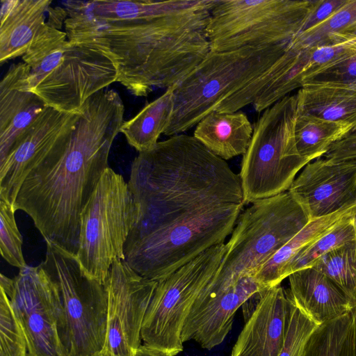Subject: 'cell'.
I'll use <instances>...</instances> for the list:
<instances>
[{
    "label": "cell",
    "mask_w": 356,
    "mask_h": 356,
    "mask_svg": "<svg viewBox=\"0 0 356 356\" xmlns=\"http://www.w3.org/2000/svg\"><path fill=\"white\" fill-rule=\"evenodd\" d=\"M128 184L138 217L124 261L156 282L224 243L245 204L239 175L193 136L183 134L139 152Z\"/></svg>",
    "instance_id": "6da1fadb"
},
{
    "label": "cell",
    "mask_w": 356,
    "mask_h": 356,
    "mask_svg": "<svg viewBox=\"0 0 356 356\" xmlns=\"http://www.w3.org/2000/svg\"><path fill=\"white\" fill-rule=\"evenodd\" d=\"M217 0L67 1V39L95 49L133 95L169 88L210 51L205 29Z\"/></svg>",
    "instance_id": "7a4b0ae2"
},
{
    "label": "cell",
    "mask_w": 356,
    "mask_h": 356,
    "mask_svg": "<svg viewBox=\"0 0 356 356\" xmlns=\"http://www.w3.org/2000/svg\"><path fill=\"white\" fill-rule=\"evenodd\" d=\"M124 106L114 90L100 91L81 107L70 141L26 176L13 209L27 213L47 243L76 256L81 213L108 166Z\"/></svg>",
    "instance_id": "3957f363"
},
{
    "label": "cell",
    "mask_w": 356,
    "mask_h": 356,
    "mask_svg": "<svg viewBox=\"0 0 356 356\" xmlns=\"http://www.w3.org/2000/svg\"><path fill=\"white\" fill-rule=\"evenodd\" d=\"M30 67L29 89L47 106L81 113L93 95L117 81L113 63L95 49L70 41L45 23L22 56Z\"/></svg>",
    "instance_id": "277c9868"
},
{
    "label": "cell",
    "mask_w": 356,
    "mask_h": 356,
    "mask_svg": "<svg viewBox=\"0 0 356 356\" xmlns=\"http://www.w3.org/2000/svg\"><path fill=\"white\" fill-rule=\"evenodd\" d=\"M240 214L219 270L196 298L198 308L268 261L311 220L287 191L256 200Z\"/></svg>",
    "instance_id": "5b68a950"
},
{
    "label": "cell",
    "mask_w": 356,
    "mask_h": 356,
    "mask_svg": "<svg viewBox=\"0 0 356 356\" xmlns=\"http://www.w3.org/2000/svg\"><path fill=\"white\" fill-rule=\"evenodd\" d=\"M289 44L210 51L174 86V111L164 134H180L197 125L223 101L263 74L282 56Z\"/></svg>",
    "instance_id": "8992f818"
},
{
    "label": "cell",
    "mask_w": 356,
    "mask_h": 356,
    "mask_svg": "<svg viewBox=\"0 0 356 356\" xmlns=\"http://www.w3.org/2000/svg\"><path fill=\"white\" fill-rule=\"evenodd\" d=\"M296 95L265 109L253 126L239 173L245 204L287 191L308 163L298 152L295 126Z\"/></svg>",
    "instance_id": "52a82bcc"
},
{
    "label": "cell",
    "mask_w": 356,
    "mask_h": 356,
    "mask_svg": "<svg viewBox=\"0 0 356 356\" xmlns=\"http://www.w3.org/2000/svg\"><path fill=\"white\" fill-rule=\"evenodd\" d=\"M137 217L128 182L108 167L81 213L76 257L88 277L104 284L113 263L124 260V246Z\"/></svg>",
    "instance_id": "ba28073f"
},
{
    "label": "cell",
    "mask_w": 356,
    "mask_h": 356,
    "mask_svg": "<svg viewBox=\"0 0 356 356\" xmlns=\"http://www.w3.org/2000/svg\"><path fill=\"white\" fill-rule=\"evenodd\" d=\"M317 1L217 0L205 33L210 51L290 42Z\"/></svg>",
    "instance_id": "9c48e42d"
},
{
    "label": "cell",
    "mask_w": 356,
    "mask_h": 356,
    "mask_svg": "<svg viewBox=\"0 0 356 356\" xmlns=\"http://www.w3.org/2000/svg\"><path fill=\"white\" fill-rule=\"evenodd\" d=\"M41 265L57 284L63 312V345L69 356H91L104 348L107 293L104 284L88 277L76 256L47 243Z\"/></svg>",
    "instance_id": "30bf717a"
},
{
    "label": "cell",
    "mask_w": 356,
    "mask_h": 356,
    "mask_svg": "<svg viewBox=\"0 0 356 356\" xmlns=\"http://www.w3.org/2000/svg\"><path fill=\"white\" fill-rule=\"evenodd\" d=\"M226 251L225 243L212 246L158 282L142 326L144 345L164 356L183 350L185 321L199 294L218 273Z\"/></svg>",
    "instance_id": "8fae6325"
},
{
    "label": "cell",
    "mask_w": 356,
    "mask_h": 356,
    "mask_svg": "<svg viewBox=\"0 0 356 356\" xmlns=\"http://www.w3.org/2000/svg\"><path fill=\"white\" fill-rule=\"evenodd\" d=\"M0 289L10 298L24 330L28 356H69L62 342L64 324L59 290L41 264L20 268L13 278L1 273Z\"/></svg>",
    "instance_id": "7c38bea8"
},
{
    "label": "cell",
    "mask_w": 356,
    "mask_h": 356,
    "mask_svg": "<svg viewBox=\"0 0 356 356\" xmlns=\"http://www.w3.org/2000/svg\"><path fill=\"white\" fill-rule=\"evenodd\" d=\"M157 284L138 274L124 260L113 263L104 284L108 300L105 356L134 355Z\"/></svg>",
    "instance_id": "4fadbf2b"
},
{
    "label": "cell",
    "mask_w": 356,
    "mask_h": 356,
    "mask_svg": "<svg viewBox=\"0 0 356 356\" xmlns=\"http://www.w3.org/2000/svg\"><path fill=\"white\" fill-rule=\"evenodd\" d=\"M81 113L46 106L15 139L0 163V200L13 207L26 176L62 145L70 141Z\"/></svg>",
    "instance_id": "5bb4252c"
},
{
    "label": "cell",
    "mask_w": 356,
    "mask_h": 356,
    "mask_svg": "<svg viewBox=\"0 0 356 356\" xmlns=\"http://www.w3.org/2000/svg\"><path fill=\"white\" fill-rule=\"evenodd\" d=\"M288 191L310 220L356 206V159L308 163Z\"/></svg>",
    "instance_id": "9a60e30c"
},
{
    "label": "cell",
    "mask_w": 356,
    "mask_h": 356,
    "mask_svg": "<svg viewBox=\"0 0 356 356\" xmlns=\"http://www.w3.org/2000/svg\"><path fill=\"white\" fill-rule=\"evenodd\" d=\"M263 289L252 275L243 276L227 291L188 314L181 331L182 342L192 339L207 350L220 345L231 330L238 309Z\"/></svg>",
    "instance_id": "2e32d148"
},
{
    "label": "cell",
    "mask_w": 356,
    "mask_h": 356,
    "mask_svg": "<svg viewBox=\"0 0 356 356\" xmlns=\"http://www.w3.org/2000/svg\"><path fill=\"white\" fill-rule=\"evenodd\" d=\"M231 356H279L286 327L288 293L280 284L261 291Z\"/></svg>",
    "instance_id": "e0dca14e"
},
{
    "label": "cell",
    "mask_w": 356,
    "mask_h": 356,
    "mask_svg": "<svg viewBox=\"0 0 356 356\" xmlns=\"http://www.w3.org/2000/svg\"><path fill=\"white\" fill-rule=\"evenodd\" d=\"M30 70L25 63H14L0 82V163L17 137L47 106L29 89Z\"/></svg>",
    "instance_id": "ac0fdd59"
},
{
    "label": "cell",
    "mask_w": 356,
    "mask_h": 356,
    "mask_svg": "<svg viewBox=\"0 0 356 356\" xmlns=\"http://www.w3.org/2000/svg\"><path fill=\"white\" fill-rule=\"evenodd\" d=\"M288 277L293 302L318 325L352 311L343 292L314 267L295 271Z\"/></svg>",
    "instance_id": "d6986e66"
},
{
    "label": "cell",
    "mask_w": 356,
    "mask_h": 356,
    "mask_svg": "<svg viewBox=\"0 0 356 356\" xmlns=\"http://www.w3.org/2000/svg\"><path fill=\"white\" fill-rule=\"evenodd\" d=\"M49 0H1L0 64L23 56L46 23Z\"/></svg>",
    "instance_id": "ffe728a7"
},
{
    "label": "cell",
    "mask_w": 356,
    "mask_h": 356,
    "mask_svg": "<svg viewBox=\"0 0 356 356\" xmlns=\"http://www.w3.org/2000/svg\"><path fill=\"white\" fill-rule=\"evenodd\" d=\"M298 112L356 127V80L315 79L296 93Z\"/></svg>",
    "instance_id": "44dd1931"
},
{
    "label": "cell",
    "mask_w": 356,
    "mask_h": 356,
    "mask_svg": "<svg viewBox=\"0 0 356 356\" xmlns=\"http://www.w3.org/2000/svg\"><path fill=\"white\" fill-rule=\"evenodd\" d=\"M253 126L241 111H213L196 125L193 136L224 160L243 155L250 143Z\"/></svg>",
    "instance_id": "7402d4cb"
},
{
    "label": "cell",
    "mask_w": 356,
    "mask_h": 356,
    "mask_svg": "<svg viewBox=\"0 0 356 356\" xmlns=\"http://www.w3.org/2000/svg\"><path fill=\"white\" fill-rule=\"evenodd\" d=\"M355 213L356 206L311 220L268 261L255 270L254 277L256 282L263 289L280 285L287 277L289 265L301 250L330 230L344 218Z\"/></svg>",
    "instance_id": "603a6c76"
},
{
    "label": "cell",
    "mask_w": 356,
    "mask_h": 356,
    "mask_svg": "<svg viewBox=\"0 0 356 356\" xmlns=\"http://www.w3.org/2000/svg\"><path fill=\"white\" fill-rule=\"evenodd\" d=\"M174 111V86L166 89L157 99L146 104L137 115L124 121L120 132L128 143L142 152L154 147L165 133Z\"/></svg>",
    "instance_id": "cb8c5ba5"
},
{
    "label": "cell",
    "mask_w": 356,
    "mask_h": 356,
    "mask_svg": "<svg viewBox=\"0 0 356 356\" xmlns=\"http://www.w3.org/2000/svg\"><path fill=\"white\" fill-rule=\"evenodd\" d=\"M355 129L356 127L351 124L327 120L298 111L295 137L298 152L311 162L322 157L334 143Z\"/></svg>",
    "instance_id": "d4e9b609"
},
{
    "label": "cell",
    "mask_w": 356,
    "mask_h": 356,
    "mask_svg": "<svg viewBox=\"0 0 356 356\" xmlns=\"http://www.w3.org/2000/svg\"><path fill=\"white\" fill-rule=\"evenodd\" d=\"M325 274L356 307V238L322 256L312 266Z\"/></svg>",
    "instance_id": "484cf974"
},
{
    "label": "cell",
    "mask_w": 356,
    "mask_h": 356,
    "mask_svg": "<svg viewBox=\"0 0 356 356\" xmlns=\"http://www.w3.org/2000/svg\"><path fill=\"white\" fill-rule=\"evenodd\" d=\"M356 238V213L339 221L330 230L301 250L286 270L287 277L295 271L312 267L325 254Z\"/></svg>",
    "instance_id": "4316f807"
},
{
    "label": "cell",
    "mask_w": 356,
    "mask_h": 356,
    "mask_svg": "<svg viewBox=\"0 0 356 356\" xmlns=\"http://www.w3.org/2000/svg\"><path fill=\"white\" fill-rule=\"evenodd\" d=\"M351 312L320 325L312 333L300 356H348Z\"/></svg>",
    "instance_id": "83f0119b"
},
{
    "label": "cell",
    "mask_w": 356,
    "mask_h": 356,
    "mask_svg": "<svg viewBox=\"0 0 356 356\" xmlns=\"http://www.w3.org/2000/svg\"><path fill=\"white\" fill-rule=\"evenodd\" d=\"M356 31V0L346 3L322 22L298 33L291 41L302 47L325 44L332 34Z\"/></svg>",
    "instance_id": "f1b7e54d"
},
{
    "label": "cell",
    "mask_w": 356,
    "mask_h": 356,
    "mask_svg": "<svg viewBox=\"0 0 356 356\" xmlns=\"http://www.w3.org/2000/svg\"><path fill=\"white\" fill-rule=\"evenodd\" d=\"M284 341L279 356H300L312 333L319 326L293 302L289 289Z\"/></svg>",
    "instance_id": "f546056e"
},
{
    "label": "cell",
    "mask_w": 356,
    "mask_h": 356,
    "mask_svg": "<svg viewBox=\"0 0 356 356\" xmlns=\"http://www.w3.org/2000/svg\"><path fill=\"white\" fill-rule=\"evenodd\" d=\"M0 356H28L26 337L10 298L0 292Z\"/></svg>",
    "instance_id": "4dcf8cb0"
},
{
    "label": "cell",
    "mask_w": 356,
    "mask_h": 356,
    "mask_svg": "<svg viewBox=\"0 0 356 356\" xmlns=\"http://www.w3.org/2000/svg\"><path fill=\"white\" fill-rule=\"evenodd\" d=\"M12 205L0 200V252L11 266L22 268L27 266L22 253V236L18 229Z\"/></svg>",
    "instance_id": "1f68e13d"
},
{
    "label": "cell",
    "mask_w": 356,
    "mask_h": 356,
    "mask_svg": "<svg viewBox=\"0 0 356 356\" xmlns=\"http://www.w3.org/2000/svg\"><path fill=\"white\" fill-rule=\"evenodd\" d=\"M346 1V0L317 1L316 4L307 17L300 32H302L324 21L341 7Z\"/></svg>",
    "instance_id": "d6a6232c"
},
{
    "label": "cell",
    "mask_w": 356,
    "mask_h": 356,
    "mask_svg": "<svg viewBox=\"0 0 356 356\" xmlns=\"http://www.w3.org/2000/svg\"><path fill=\"white\" fill-rule=\"evenodd\" d=\"M320 79L356 80V51L352 50L348 56Z\"/></svg>",
    "instance_id": "836d02e7"
},
{
    "label": "cell",
    "mask_w": 356,
    "mask_h": 356,
    "mask_svg": "<svg viewBox=\"0 0 356 356\" xmlns=\"http://www.w3.org/2000/svg\"><path fill=\"white\" fill-rule=\"evenodd\" d=\"M322 157L333 161L356 159V140L343 138L334 143Z\"/></svg>",
    "instance_id": "e575fe53"
},
{
    "label": "cell",
    "mask_w": 356,
    "mask_h": 356,
    "mask_svg": "<svg viewBox=\"0 0 356 356\" xmlns=\"http://www.w3.org/2000/svg\"><path fill=\"white\" fill-rule=\"evenodd\" d=\"M326 42L356 51V36L348 33L332 34L327 38Z\"/></svg>",
    "instance_id": "d590c367"
},
{
    "label": "cell",
    "mask_w": 356,
    "mask_h": 356,
    "mask_svg": "<svg viewBox=\"0 0 356 356\" xmlns=\"http://www.w3.org/2000/svg\"><path fill=\"white\" fill-rule=\"evenodd\" d=\"M47 13L49 15V17L46 23L53 28L60 30L67 18L65 9L60 6H50L48 9Z\"/></svg>",
    "instance_id": "8d00e7d4"
},
{
    "label": "cell",
    "mask_w": 356,
    "mask_h": 356,
    "mask_svg": "<svg viewBox=\"0 0 356 356\" xmlns=\"http://www.w3.org/2000/svg\"><path fill=\"white\" fill-rule=\"evenodd\" d=\"M352 324L348 340V356H356V307L351 311Z\"/></svg>",
    "instance_id": "74e56055"
},
{
    "label": "cell",
    "mask_w": 356,
    "mask_h": 356,
    "mask_svg": "<svg viewBox=\"0 0 356 356\" xmlns=\"http://www.w3.org/2000/svg\"><path fill=\"white\" fill-rule=\"evenodd\" d=\"M134 356H164L160 353L146 346L140 345L136 350Z\"/></svg>",
    "instance_id": "f35d334b"
},
{
    "label": "cell",
    "mask_w": 356,
    "mask_h": 356,
    "mask_svg": "<svg viewBox=\"0 0 356 356\" xmlns=\"http://www.w3.org/2000/svg\"><path fill=\"white\" fill-rule=\"evenodd\" d=\"M91 356H105V354H104V351L102 350V351L95 353V354H93Z\"/></svg>",
    "instance_id": "ab89813d"
},
{
    "label": "cell",
    "mask_w": 356,
    "mask_h": 356,
    "mask_svg": "<svg viewBox=\"0 0 356 356\" xmlns=\"http://www.w3.org/2000/svg\"><path fill=\"white\" fill-rule=\"evenodd\" d=\"M355 32H356V31H355ZM353 33H354V32H353Z\"/></svg>",
    "instance_id": "60d3db41"
}]
</instances>
